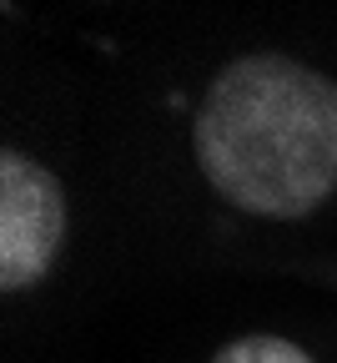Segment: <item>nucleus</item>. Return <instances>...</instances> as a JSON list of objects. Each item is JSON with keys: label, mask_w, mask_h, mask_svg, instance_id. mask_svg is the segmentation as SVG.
I'll return each mask as SVG.
<instances>
[{"label": "nucleus", "mask_w": 337, "mask_h": 363, "mask_svg": "<svg viewBox=\"0 0 337 363\" xmlns=\"http://www.w3.org/2000/svg\"><path fill=\"white\" fill-rule=\"evenodd\" d=\"M191 142L232 207L307 217L337 187V86L287 56H242L212 81Z\"/></svg>", "instance_id": "obj_1"}, {"label": "nucleus", "mask_w": 337, "mask_h": 363, "mask_svg": "<svg viewBox=\"0 0 337 363\" xmlns=\"http://www.w3.org/2000/svg\"><path fill=\"white\" fill-rule=\"evenodd\" d=\"M66 238L61 182L25 152L0 157V288L21 293L45 278Z\"/></svg>", "instance_id": "obj_2"}, {"label": "nucleus", "mask_w": 337, "mask_h": 363, "mask_svg": "<svg viewBox=\"0 0 337 363\" xmlns=\"http://www.w3.org/2000/svg\"><path fill=\"white\" fill-rule=\"evenodd\" d=\"M217 363H312L297 343L272 338V333H252V338H236L217 353Z\"/></svg>", "instance_id": "obj_3"}]
</instances>
